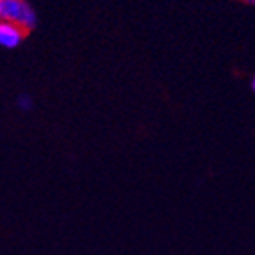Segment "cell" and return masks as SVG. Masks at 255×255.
Wrapping results in <instances>:
<instances>
[{
	"label": "cell",
	"instance_id": "obj_1",
	"mask_svg": "<svg viewBox=\"0 0 255 255\" xmlns=\"http://www.w3.org/2000/svg\"><path fill=\"white\" fill-rule=\"evenodd\" d=\"M0 21L16 23L29 32L38 25V14L27 0H0Z\"/></svg>",
	"mask_w": 255,
	"mask_h": 255
},
{
	"label": "cell",
	"instance_id": "obj_2",
	"mask_svg": "<svg viewBox=\"0 0 255 255\" xmlns=\"http://www.w3.org/2000/svg\"><path fill=\"white\" fill-rule=\"evenodd\" d=\"M27 30L21 29L16 23H11V21H0V45L7 50H13V48L20 47L23 39H25Z\"/></svg>",
	"mask_w": 255,
	"mask_h": 255
},
{
	"label": "cell",
	"instance_id": "obj_3",
	"mask_svg": "<svg viewBox=\"0 0 255 255\" xmlns=\"http://www.w3.org/2000/svg\"><path fill=\"white\" fill-rule=\"evenodd\" d=\"M18 107H20L21 111H30L32 109V98H30L29 95H20V97H18Z\"/></svg>",
	"mask_w": 255,
	"mask_h": 255
},
{
	"label": "cell",
	"instance_id": "obj_4",
	"mask_svg": "<svg viewBox=\"0 0 255 255\" xmlns=\"http://www.w3.org/2000/svg\"><path fill=\"white\" fill-rule=\"evenodd\" d=\"M250 86H252V90H254V91H255V75H254V77H252V82H250Z\"/></svg>",
	"mask_w": 255,
	"mask_h": 255
},
{
	"label": "cell",
	"instance_id": "obj_5",
	"mask_svg": "<svg viewBox=\"0 0 255 255\" xmlns=\"http://www.w3.org/2000/svg\"><path fill=\"white\" fill-rule=\"evenodd\" d=\"M245 2H248V4H255V0H245Z\"/></svg>",
	"mask_w": 255,
	"mask_h": 255
}]
</instances>
